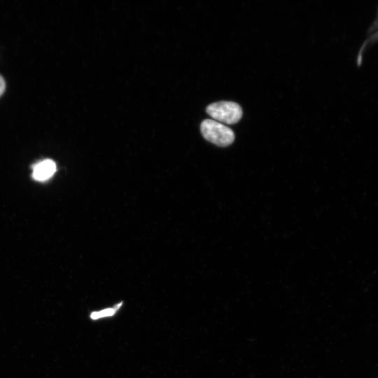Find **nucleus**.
<instances>
[{
	"label": "nucleus",
	"mask_w": 378,
	"mask_h": 378,
	"mask_svg": "<svg viewBox=\"0 0 378 378\" xmlns=\"http://www.w3.org/2000/svg\"><path fill=\"white\" fill-rule=\"evenodd\" d=\"M200 131L206 140L218 146H227L234 140V132L214 120H203L200 125Z\"/></svg>",
	"instance_id": "obj_1"
},
{
	"label": "nucleus",
	"mask_w": 378,
	"mask_h": 378,
	"mask_svg": "<svg viewBox=\"0 0 378 378\" xmlns=\"http://www.w3.org/2000/svg\"><path fill=\"white\" fill-rule=\"evenodd\" d=\"M206 111L214 120L226 124L236 123L242 116L241 106L233 102H215L209 104Z\"/></svg>",
	"instance_id": "obj_2"
},
{
	"label": "nucleus",
	"mask_w": 378,
	"mask_h": 378,
	"mask_svg": "<svg viewBox=\"0 0 378 378\" xmlns=\"http://www.w3.org/2000/svg\"><path fill=\"white\" fill-rule=\"evenodd\" d=\"M56 171L55 162L46 159L36 164L33 168V177L37 181H45L50 178Z\"/></svg>",
	"instance_id": "obj_3"
},
{
	"label": "nucleus",
	"mask_w": 378,
	"mask_h": 378,
	"mask_svg": "<svg viewBox=\"0 0 378 378\" xmlns=\"http://www.w3.org/2000/svg\"><path fill=\"white\" fill-rule=\"evenodd\" d=\"M121 305H122V302H120L118 304H116L115 307L112 308L106 309L100 312H92L90 314V318L92 319H97L101 317L113 315Z\"/></svg>",
	"instance_id": "obj_4"
},
{
	"label": "nucleus",
	"mask_w": 378,
	"mask_h": 378,
	"mask_svg": "<svg viewBox=\"0 0 378 378\" xmlns=\"http://www.w3.org/2000/svg\"><path fill=\"white\" fill-rule=\"evenodd\" d=\"M6 88V83L4 78L0 75V97L3 94Z\"/></svg>",
	"instance_id": "obj_5"
}]
</instances>
